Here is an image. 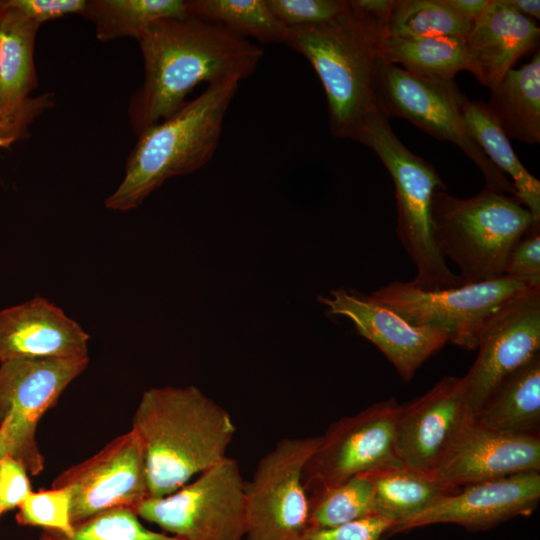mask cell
<instances>
[{
  "label": "cell",
  "instance_id": "obj_40",
  "mask_svg": "<svg viewBox=\"0 0 540 540\" xmlns=\"http://www.w3.org/2000/svg\"><path fill=\"white\" fill-rule=\"evenodd\" d=\"M506 4L519 14L531 19L540 20L539 0H505Z\"/></svg>",
  "mask_w": 540,
  "mask_h": 540
},
{
  "label": "cell",
  "instance_id": "obj_6",
  "mask_svg": "<svg viewBox=\"0 0 540 540\" xmlns=\"http://www.w3.org/2000/svg\"><path fill=\"white\" fill-rule=\"evenodd\" d=\"M354 141L373 150L392 178L397 206L396 233L416 268L411 283L425 291L460 286L458 275L449 269L433 236V194L447 190L434 166L399 140L380 109L363 122Z\"/></svg>",
  "mask_w": 540,
  "mask_h": 540
},
{
  "label": "cell",
  "instance_id": "obj_30",
  "mask_svg": "<svg viewBox=\"0 0 540 540\" xmlns=\"http://www.w3.org/2000/svg\"><path fill=\"white\" fill-rule=\"evenodd\" d=\"M375 514L374 490L364 474L308 494V526L330 528Z\"/></svg>",
  "mask_w": 540,
  "mask_h": 540
},
{
  "label": "cell",
  "instance_id": "obj_44",
  "mask_svg": "<svg viewBox=\"0 0 540 540\" xmlns=\"http://www.w3.org/2000/svg\"><path fill=\"white\" fill-rule=\"evenodd\" d=\"M2 424H3V419H2V416H1V413H0V430H1Z\"/></svg>",
  "mask_w": 540,
  "mask_h": 540
},
{
  "label": "cell",
  "instance_id": "obj_3",
  "mask_svg": "<svg viewBox=\"0 0 540 540\" xmlns=\"http://www.w3.org/2000/svg\"><path fill=\"white\" fill-rule=\"evenodd\" d=\"M316 26L288 28L285 45L303 55L325 90L331 133L354 140L376 110L387 20L354 8Z\"/></svg>",
  "mask_w": 540,
  "mask_h": 540
},
{
  "label": "cell",
  "instance_id": "obj_11",
  "mask_svg": "<svg viewBox=\"0 0 540 540\" xmlns=\"http://www.w3.org/2000/svg\"><path fill=\"white\" fill-rule=\"evenodd\" d=\"M86 358L14 359L0 363V413L8 454L35 476L44 469L36 431L41 417L88 366Z\"/></svg>",
  "mask_w": 540,
  "mask_h": 540
},
{
  "label": "cell",
  "instance_id": "obj_8",
  "mask_svg": "<svg viewBox=\"0 0 540 540\" xmlns=\"http://www.w3.org/2000/svg\"><path fill=\"white\" fill-rule=\"evenodd\" d=\"M244 485L239 463L225 456L196 480L138 505V517L179 540H243Z\"/></svg>",
  "mask_w": 540,
  "mask_h": 540
},
{
  "label": "cell",
  "instance_id": "obj_15",
  "mask_svg": "<svg viewBox=\"0 0 540 540\" xmlns=\"http://www.w3.org/2000/svg\"><path fill=\"white\" fill-rule=\"evenodd\" d=\"M432 472L461 488L528 472H540V436L498 432L466 413Z\"/></svg>",
  "mask_w": 540,
  "mask_h": 540
},
{
  "label": "cell",
  "instance_id": "obj_14",
  "mask_svg": "<svg viewBox=\"0 0 540 540\" xmlns=\"http://www.w3.org/2000/svg\"><path fill=\"white\" fill-rule=\"evenodd\" d=\"M477 349L461 377L464 404L473 417L505 379L540 354V287L499 308L481 332Z\"/></svg>",
  "mask_w": 540,
  "mask_h": 540
},
{
  "label": "cell",
  "instance_id": "obj_7",
  "mask_svg": "<svg viewBox=\"0 0 540 540\" xmlns=\"http://www.w3.org/2000/svg\"><path fill=\"white\" fill-rule=\"evenodd\" d=\"M535 287L540 286L507 276L435 291L420 289L411 281H393L369 295L410 324L438 330L448 342L475 350L494 313Z\"/></svg>",
  "mask_w": 540,
  "mask_h": 540
},
{
  "label": "cell",
  "instance_id": "obj_4",
  "mask_svg": "<svg viewBox=\"0 0 540 540\" xmlns=\"http://www.w3.org/2000/svg\"><path fill=\"white\" fill-rule=\"evenodd\" d=\"M239 82L228 77L209 83L195 99L140 134L127 158L124 178L105 207L136 209L168 179L205 166L216 151Z\"/></svg>",
  "mask_w": 540,
  "mask_h": 540
},
{
  "label": "cell",
  "instance_id": "obj_18",
  "mask_svg": "<svg viewBox=\"0 0 540 540\" xmlns=\"http://www.w3.org/2000/svg\"><path fill=\"white\" fill-rule=\"evenodd\" d=\"M467 412L462 379L456 376H445L423 395L400 404L395 422L398 460L432 471Z\"/></svg>",
  "mask_w": 540,
  "mask_h": 540
},
{
  "label": "cell",
  "instance_id": "obj_33",
  "mask_svg": "<svg viewBox=\"0 0 540 540\" xmlns=\"http://www.w3.org/2000/svg\"><path fill=\"white\" fill-rule=\"evenodd\" d=\"M273 15L286 27H308L328 23L345 13L346 0H266Z\"/></svg>",
  "mask_w": 540,
  "mask_h": 540
},
{
  "label": "cell",
  "instance_id": "obj_9",
  "mask_svg": "<svg viewBox=\"0 0 540 540\" xmlns=\"http://www.w3.org/2000/svg\"><path fill=\"white\" fill-rule=\"evenodd\" d=\"M466 99L455 80L418 76L391 63L381 71L378 104L387 118H404L434 138L458 146L481 171L486 188L517 198L509 178L471 137L463 117Z\"/></svg>",
  "mask_w": 540,
  "mask_h": 540
},
{
  "label": "cell",
  "instance_id": "obj_39",
  "mask_svg": "<svg viewBox=\"0 0 540 540\" xmlns=\"http://www.w3.org/2000/svg\"><path fill=\"white\" fill-rule=\"evenodd\" d=\"M350 3L368 15L388 20L396 0H350Z\"/></svg>",
  "mask_w": 540,
  "mask_h": 540
},
{
  "label": "cell",
  "instance_id": "obj_41",
  "mask_svg": "<svg viewBox=\"0 0 540 540\" xmlns=\"http://www.w3.org/2000/svg\"><path fill=\"white\" fill-rule=\"evenodd\" d=\"M26 129L4 122H0V147H9L14 141L21 138Z\"/></svg>",
  "mask_w": 540,
  "mask_h": 540
},
{
  "label": "cell",
  "instance_id": "obj_10",
  "mask_svg": "<svg viewBox=\"0 0 540 540\" xmlns=\"http://www.w3.org/2000/svg\"><path fill=\"white\" fill-rule=\"evenodd\" d=\"M320 436L283 438L244 485L245 540H300L308 527L303 469Z\"/></svg>",
  "mask_w": 540,
  "mask_h": 540
},
{
  "label": "cell",
  "instance_id": "obj_36",
  "mask_svg": "<svg viewBox=\"0 0 540 540\" xmlns=\"http://www.w3.org/2000/svg\"><path fill=\"white\" fill-rule=\"evenodd\" d=\"M28 472L15 458L6 453L0 460V512H8L32 492Z\"/></svg>",
  "mask_w": 540,
  "mask_h": 540
},
{
  "label": "cell",
  "instance_id": "obj_21",
  "mask_svg": "<svg viewBox=\"0 0 540 540\" xmlns=\"http://www.w3.org/2000/svg\"><path fill=\"white\" fill-rule=\"evenodd\" d=\"M540 29L531 19L492 0L485 14L465 37L469 69L477 81L492 89L524 55L538 47Z\"/></svg>",
  "mask_w": 540,
  "mask_h": 540
},
{
  "label": "cell",
  "instance_id": "obj_24",
  "mask_svg": "<svg viewBox=\"0 0 540 540\" xmlns=\"http://www.w3.org/2000/svg\"><path fill=\"white\" fill-rule=\"evenodd\" d=\"M475 418L498 432L539 435L540 354L505 379L487 398Z\"/></svg>",
  "mask_w": 540,
  "mask_h": 540
},
{
  "label": "cell",
  "instance_id": "obj_13",
  "mask_svg": "<svg viewBox=\"0 0 540 540\" xmlns=\"http://www.w3.org/2000/svg\"><path fill=\"white\" fill-rule=\"evenodd\" d=\"M51 487L69 490L73 526L110 509L135 511L150 497L143 445L133 430L121 434L60 473Z\"/></svg>",
  "mask_w": 540,
  "mask_h": 540
},
{
  "label": "cell",
  "instance_id": "obj_37",
  "mask_svg": "<svg viewBox=\"0 0 540 540\" xmlns=\"http://www.w3.org/2000/svg\"><path fill=\"white\" fill-rule=\"evenodd\" d=\"M6 4L41 25L70 14L83 16L87 0H6Z\"/></svg>",
  "mask_w": 540,
  "mask_h": 540
},
{
  "label": "cell",
  "instance_id": "obj_25",
  "mask_svg": "<svg viewBox=\"0 0 540 540\" xmlns=\"http://www.w3.org/2000/svg\"><path fill=\"white\" fill-rule=\"evenodd\" d=\"M463 117L467 129L489 161L513 184L517 199L540 223V181L521 163L510 139L481 100H465Z\"/></svg>",
  "mask_w": 540,
  "mask_h": 540
},
{
  "label": "cell",
  "instance_id": "obj_31",
  "mask_svg": "<svg viewBox=\"0 0 540 540\" xmlns=\"http://www.w3.org/2000/svg\"><path fill=\"white\" fill-rule=\"evenodd\" d=\"M138 518L131 509H110L75 525L71 534L43 530L39 540H179L147 529Z\"/></svg>",
  "mask_w": 540,
  "mask_h": 540
},
{
  "label": "cell",
  "instance_id": "obj_20",
  "mask_svg": "<svg viewBox=\"0 0 540 540\" xmlns=\"http://www.w3.org/2000/svg\"><path fill=\"white\" fill-rule=\"evenodd\" d=\"M40 26L4 0L0 20V122L25 129L54 101L51 93L28 97L38 84L34 47Z\"/></svg>",
  "mask_w": 540,
  "mask_h": 540
},
{
  "label": "cell",
  "instance_id": "obj_23",
  "mask_svg": "<svg viewBox=\"0 0 540 540\" xmlns=\"http://www.w3.org/2000/svg\"><path fill=\"white\" fill-rule=\"evenodd\" d=\"M486 103L509 139L540 142V51L518 69H510L492 89Z\"/></svg>",
  "mask_w": 540,
  "mask_h": 540
},
{
  "label": "cell",
  "instance_id": "obj_1",
  "mask_svg": "<svg viewBox=\"0 0 540 540\" xmlns=\"http://www.w3.org/2000/svg\"><path fill=\"white\" fill-rule=\"evenodd\" d=\"M137 42L145 77L128 106L137 136L173 115L198 84L249 77L264 54L226 27L191 16L155 22Z\"/></svg>",
  "mask_w": 540,
  "mask_h": 540
},
{
  "label": "cell",
  "instance_id": "obj_5",
  "mask_svg": "<svg viewBox=\"0 0 540 540\" xmlns=\"http://www.w3.org/2000/svg\"><path fill=\"white\" fill-rule=\"evenodd\" d=\"M431 219L435 243L457 266L461 285L502 277L510 250L536 223L516 197L486 187L469 198L436 191Z\"/></svg>",
  "mask_w": 540,
  "mask_h": 540
},
{
  "label": "cell",
  "instance_id": "obj_34",
  "mask_svg": "<svg viewBox=\"0 0 540 540\" xmlns=\"http://www.w3.org/2000/svg\"><path fill=\"white\" fill-rule=\"evenodd\" d=\"M503 276L540 286V223L533 224L510 250Z\"/></svg>",
  "mask_w": 540,
  "mask_h": 540
},
{
  "label": "cell",
  "instance_id": "obj_16",
  "mask_svg": "<svg viewBox=\"0 0 540 540\" xmlns=\"http://www.w3.org/2000/svg\"><path fill=\"white\" fill-rule=\"evenodd\" d=\"M539 501L540 472L469 484L421 513L394 524L387 535L443 523L469 531L487 530L514 517L531 514Z\"/></svg>",
  "mask_w": 540,
  "mask_h": 540
},
{
  "label": "cell",
  "instance_id": "obj_26",
  "mask_svg": "<svg viewBox=\"0 0 540 540\" xmlns=\"http://www.w3.org/2000/svg\"><path fill=\"white\" fill-rule=\"evenodd\" d=\"M183 0H87L83 17L95 26L98 40H136L153 23L188 17Z\"/></svg>",
  "mask_w": 540,
  "mask_h": 540
},
{
  "label": "cell",
  "instance_id": "obj_12",
  "mask_svg": "<svg viewBox=\"0 0 540 540\" xmlns=\"http://www.w3.org/2000/svg\"><path fill=\"white\" fill-rule=\"evenodd\" d=\"M399 407L390 397L331 423L304 466L307 494L400 462L395 452Z\"/></svg>",
  "mask_w": 540,
  "mask_h": 540
},
{
  "label": "cell",
  "instance_id": "obj_17",
  "mask_svg": "<svg viewBox=\"0 0 540 540\" xmlns=\"http://www.w3.org/2000/svg\"><path fill=\"white\" fill-rule=\"evenodd\" d=\"M318 302L330 315L349 319L358 334L381 351L405 382L448 343L442 332L414 326L369 294L355 289L336 288L318 296Z\"/></svg>",
  "mask_w": 540,
  "mask_h": 540
},
{
  "label": "cell",
  "instance_id": "obj_43",
  "mask_svg": "<svg viewBox=\"0 0 540 540\" xmlns=\"http://www.w3.org/2000/svg\"><path fill=\"white\" fill-rule=\"evenodd\" d=\"M4 11V0H0V20Z\"/></svg>",
  "mask_w": 540,
  "mask_h": 540
},
{
  "label": "cell",
  "instance_id": "obj_32",
  "mask_svg": "<svg viewBox=\"0 0 540 540\" xmlns=\"http://www.w3.org/2000/svg\"><path fill=\"white\" fill-rule=\"evenodd\" d=\"M16 521L24 526H37L71 534V495L66 488H52L31 492L20 504Z\"/></svg>",
  "mask_w": 540,
  "mask_h": 540
},
{
  "label": "cell",
  "instance_id": "obj_2",
  "mask_svg": "<svg viewBox=\"0 0 540 540\" xmlns=\"http://www.w3.org/2000/svg\"><path fill=\"white\" fill-rule=\"evenodd\" d=\"M131 430L145 451L150 497H163L227 456L236 427L225 408L190 385L144 391Z\"/></svg>",
  "mask_w": 540,
  "mask_h": 540
},
{
  "label": "cell",
  "instance_id": "obj_35",
  "mask_svg": "<svg viewBox=\"0 0 540 540\" xmlns=\"http://www.w3.org/2000/svg\"><path fill=\"white\" fill-rule=\"evenodd\" d=\"M395 523L380 515L330 528L308 526L300 540H382Z\"/></svg>",
  "mask_w": 540,
  "mask_h": 540
},
{
  "label": "cell",
  "instance_id": "obj_38",
  "mask_svg": "<svg viewBox=\"0 0 540 540\" xmlns=\"http://www.w3.org/2000/svg\"><path fill=\"white\" fill-rule=\"evenodd\" d=\"M448 3L473 25L485 14L492 0H447Z\"/></svg>",
  "mask_w": 540,
  "mask_h": 540
},
{
  "label": "cell",
  "instance_id": "obj_22",
  "mask_svg": "<svg viewBox=\"0 0 540 540\" xmlns=\"http://www.w3.org/2000/svg\"><path fill=\"white\" fill-rule=\"evenodd\" d=\"M364 474L373 486L375 514L395 524L460 489L444 483L432 471L415 469L401 462Z\"/></svg>",
  "mask_w": 540,
  "mask_h": 540
},
{
  "label": "cell",
  "instance_id": "obj_27",
  "mask_svg": "<svg viewBox=\"0 0 540 540\" xmlns=\"http://www.w3.org/2000/svg\"><path fill=\"white\" fill-rule=\"evenodd\" d=\"M384 57L412 74L438 80H455L457 73L469 69L463 37H387Z\"/></svg>",
  "mask_w": 540,
  "mask_h": 540
},
{
  "label": "cell",
  "instance_id": "obj_42",
  "mask_svg": "<svg viewBox=\"0 0 540 540\" xmlns=\"http://www.w3.org/2000/svg\"><path fill=\"white\" fill-rule=\"evenodd\" d=\"M8 452L7 438L4 429L0 430V460ZM1 515V512H0Z\"/></svg>",
  "mask_w": 540,
  "mask_h": 540
},
{
  "label": "cell",
  "instance_id": "obj_28",
  "mask_svg": "<svg viewBox=\"0 0 540 540\" xmlns=\"http://www.w3.org/2000/svg\"><path fill=\"white\" fill-rule=\"evenodd\" d=\"M186 7L189 16L220 24L241 37L285 45L288 27L273 15L266 0H189Z\"/></svg>",
  "mask_w": 540,
  "mask_h": 540
},
{
  "label": "cell",
  "instance_id": "obj_19",
  "mask_svg": "<svg viewBox=\"0 0 540 540\" xmlns=\"http://www.w3.org/2000/svg\"><path fill=\"white\" fill-rule=\"evenodd\" d=\"M89 339L78 322L41 296L0 310V363L86 358Z\"/></svg>",
  "mask_w": 540,
  "mask_h": 540
},
{
  "label": "cell",
  "instance_id": "obj_29",
  "mask_svg": "<svg viewBox=\"0 0 540 540\" xmlns=\"http://www.w3.org/2000/svg\"><path fill=\"white\" fill-rule=\"evenodd\" d=\"M473 24L463 18L447 0H396L386 25L387 37H463Z\"/></svg>",
  "mask_w": 540,
  "mask_h": 540
}]
</instances>
